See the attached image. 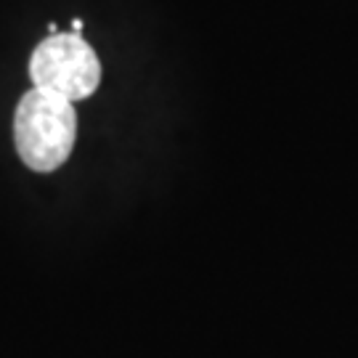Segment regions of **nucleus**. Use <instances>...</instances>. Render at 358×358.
<instances>
[{"mask_svg":"<svg viewBox=\"0 0 358 358\" xmlns=\"http://www.w3.org/2000/svg\"><path fill=\"white\" fill-rule=\"evenodd\" d=\"M13 141L22 162L29 170H59L69 159L77 141L75 103L48 90H27L16 103Z\"/></svg>","mask_w":358,"mask_h":358,"instance_id":"nucleus-1","label":"nucleus"},{"mask_svg":"<svg viewBox=\"0 0 358 358\" xmlns=\"http://www.w3.org/2000/svg\"><path fill=\"white\" fill-rule=\"evenodd\" d=\"M32 88L56 93L66 101H83L101 85V62L96 51L75 32H56L29 56Z\"/></svg>","mask_w":358,"mask_h":358,"instance_id":"nucleus-2","label":"nucleus"},{"mask_svg":"<svg viewBox=\"0 0 358 358\" xmlns=\"http://www.w3.org/2000/svg\"><path fill=\"white\" fill-rule=\"evenodd\" d=\"M72 32H75V35H83V19H75V22H72Z\"/></svg>","mask_w":358,"mask_h":358,"instance_id":"nucleus-3","label":"nucleus"}]
</instances>
